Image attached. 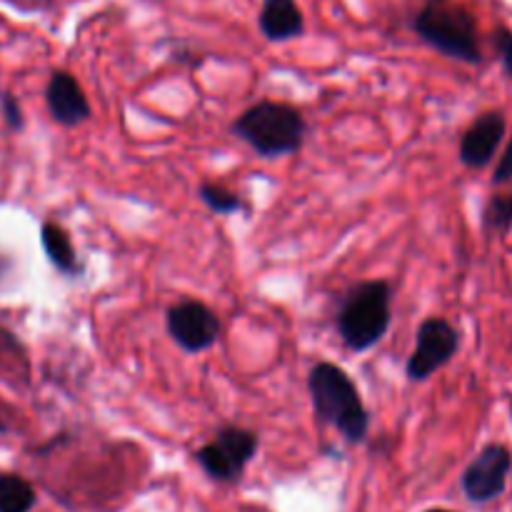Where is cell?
Segmentation results:
<instances>
[{
    "label": "cell",
    "mask_w": 512,
    "mask_h": 512,
    "mask_svg": "<svg viewBox=\"0 0 512 512\" xmlns=\"http://www.w3.org/2000/svg\"><path fill=\"white\" fill-rule=\"evenodd\" d=\"M308 390L320 423L338 428L348 443H363L370 430V415L358 388L343 368L318 363L308 375Z\"/></svg>",
    "instance_id": "obj_1"
},
{
    "label": "cell",
    "mask_w": 512,
    "mask_h": 512,
    "mask_svg": "<svg viewBox=\"0 0 512 512\" xmlns=\"http://www.w3.org/2000/svg\"><path fill=\"white\" fill-rule=\"evenodd\" d=\"M233 133L263 158H280L303 148L305 120L293 105L265 100L235 120Z\"/></svg>",
    "instance_id": "obj_2"
},
{
    "label": "cell",
    "mask_w": 512,
    "mask_h": 512,
    "mask_svg": "<svg viewBox=\"0 0 512 512\" xmlns=\"http://www.w3.org/2000/svg\"><path fill=\"white\" fill-rule=\"evenodd\" d=\"M393 290L385 280H368L350 290L338 313V333L355 353H365L383 340L390 328Z\"/></svg>",
    "instance_id": "obj_3"
},
{
    "label": "cell",
    "mask_w": 512,
    "mask_h": 512,
    "mask_svg": "<svg viewBox=\"0 0 512 512\" xmlns=\"http://www.w3.org/2000/svg\"><path fill=\"white\" fill-rule=\"evenodd\" d=\"M420 38L443 55L463 63H480L483 50L478 43V20L468 8L445 3H428L413 20Z\"/></svg>",
    "instance_id": "obj_4"
},
{
    "label": "cell",
    "mask_w": 512,
    "mask_h": 512,
    "mask_svg": "<svg viewBox=\"0 0 512 512\" xmlns=\"http://www.w3.org/2000/svg\"><path fill=\"white\" fill-rule=\"evenodd\" d=\"M255 453H258V435L253 430L228 425V428L218 430L213 443L203 445L195 458L213 480L235 483L243 475L245 465L255 458Z\"/></svg>",
    "instance_id": "obj_5"
},
{
    "label": "cell",
    "mask_w": 512,
    "mask_h": 512,
    "mask_svg": "<svg viewBox=\"0 0 512 512\" xmlns=\"http://www.w3.org/2000/svg\"><path fill=\"white\" fill-rule=\"evenodd\" d=\"M458 348V330L448 320L428 318L418 328V335H415V350L410 355L405 373L413 383H425L458 355Z\"/></svg>",
    "instance_id": "obj_6"
},
{
    "label": "cell",
    "mask_w": 512,
    "mask_h": 512,
    "mask_svg": "<svg viewBox=\"0 0 512 512\" xmlns=\"http://www.w3.org/2000/svg\"><path fill=\"white\" fill-rule=\"evenodd\" d=\"M220 318L200 300H183L168 310V333L185 353H203L220 340Z\"/></svg>",
    "instance_id": "obj_7"
},
{
    "label": "cell",
    "mask_w": 512,
    "mask_h": 512,
    "mask_svg": "<svg viewBox=\"0 0 512 512\" xmlns=\"http://www.w3.org/2000/svg\"><path fill=\"white\" fill-rule=\"evenodd\" d=\"M512 455L505 445H488L463 473V493L470 503H490L500 498L508 485Z\"/></svg>",
    "instance_id": "obj_8"
},
{
    "label": "cell",
    "mask_w": 512,
    "mask_h": 512,
    "mask_svg": "<svg viewBox=\"0 0 512 512\" xmlns=\"http://www.w3.org/2000/svg\"><path fill=\"white\" fill-rule=\"evenodd\" d=\"M505 115L498 110L483 113L460 138V163L468 168H485L498 153L505 138Z\"/></svg>",
    "instance_id": "obj_9"
},
{
    "label": "cell",
    "mask_w": 512,
    "mask_h": 512,
    "mask_svg": "<svg viewBox=\"0 0 512 512\" xmlns=\"http://www.w3.org/2000/svg\"><path fill=\"white\" fill-rule=\"evenodd\" d=\"M45 100H48L50 115H53L55 123L73 128V125L85 123L90 118V103L85 98L83 88L65 70H58V73L50 75Z\"/></svg>",
    "instance_id": "obj_10"
},
{
    "label": "cell",
    "mask_w": 512,
    "mask_h": 512,
    "mask_svg": "<svg viewBox=\"0 0 512 512\" xmlns=\"http://www.w3.org/2000/svg\"><path fill=\"white\" fill-rule=\"evenodd\" d=\"M260 33L273 43H285L303 35L305 20L295 0H263L258 15Z\"/></svg>",
    "instance_id": "obj_11"
},
{
    "label": "cell",
    "mask_w": 512,
    "mask_h": 512,
    "mask_svg": "<svg viewBox=\"0 0 512 512\" xmlns=\"http://www.w3.org/2000/svg\"><path fill=\"white\" fill-rule=\"evenodd\" d=\"M40 240H43V248L45 255L50 258V263L65 275H78L80 263H78V255H75L73 243H70V235L60 228L58 223H45L40 228Z\"/></svg>",
    "instance_id": "obj_12"
},
{
    "label": "cell",
    "mask_w": 512,
    "mask_h": 512,
    "mask_svg": "<svg viewBox=\"0 0 512 512\" xmlns=\"http://www.w3.org/2000/svg\"><path fill=\"white\" fill-rule=\"evenodd\" d=\"M35 490L20 475H0V512H30Z\"/></svg>",
    "instance_id": "obj_13"
},
{
    "label": "cell",
    "mask_w": 512,
    "mask_h": 512,
    "mask_svg": "<svg viewBox=\"0 0 512 512\" xmlns=\"http://www.w3.org/2000/svg\"><path fill=\"white\" fill-rule=\"evenodd\" d=\"M198 195H200V200H203V203L218 215H230V213H238V210H243V198H240L238 193H233V190L225 188V185L203 183L200 185Z\"/></svg>",
    "instance_id": "obj_14"
},
{
    "label": "cell",
    "mask_w": 512,
    "mask_h": 512,
    "mask_svg": "<svg viewBox=\"0 0 512 512\" xmlns=\"http://www.w3.org/2000/svg\"><path fill=\"white\" fill-rule=\"evenodd\" d=\"M485 228L493 233H508L512 228V193H498L485 208Z\"/></svg>",
    "instance_id": "obj_15"
},
{
    "label": "cell",
    "mask_w": 512,
    "mask_h": 512,
    "mask_svg": "<svg viewBox=\"0 0 512 512\" xmlns=\"http://www.w3.org/2000/svg\"><path fill=\"white\" fill-rule=\"evenodd\" d=\"M495 48H498L500 60H503L505 70L512 78V30L508 28H498L495 30Z\"/></svg>",
    "instance_id": "obj_16"
},
{
    "label": "cell",
    "mask_w": 512,
    "mask_h": 512,
    "mask_svg": "<svg viewBox=\"0 0 512 512\" xmlns=\"http://www.w3.org/2000/svg\"><path fill=\"white\" fill-rule=\"evenodd\" d=\"M493 180L498 185L512 183V140L508 143V148H505V153H503V158H500L498 168H495Z\"/></svg>",
    "instance_id": "obj_17"
},
{
    "label": "cell",
    "mask_w": 512,
    "mask_h": 512,
    "mask_svg": "<svg viewBox=\"0 0 512 512\" xmlns=\"http://www.w3.org/2000/svg\"><path fill=\"white\" fill-rule=\"evenodd\" d=\"M3 110H5V120L10 123V128H20V125H23L20 108H18V103H15L13 95H3Z\"/></svg>",
    "instance_id": "obj_18"
},
{
    "label": "cell",
    "mask_w": 512,
    "mask_h": 512,
    "mask_svg": "<svg viewBox=\"0 0 512 512\" xmlns=\"http://www.w3.org/2000/svg\"><path fill=\"white\" fill-rule=\"evenodd\" d=\"M8 265H10L8 260H5L3 255H0V278H3V273H5V270H8Z\"/></svg>",
    "instance_id": "obj_19"
},
{
    "label": "cell",
    "mask_w": 512,
    "mask_h": 512,
    "mask_svg": "<svg viewBox=\"0 0 512 512\" xmlns=\"http://www.w3.org/2000/svg\"><path fill=\"white\" fill-rule=\"evenodd\" d=\"M428 512H450V510H428Z\"/></svg>",
    "instance_id": "obj_20"
},
{
    "label": "cell",
    "mask_w": 512,
    "mask_h": 512,
    "mask_svg": "<svg viewBox=\"0 0 512 512\" xmlns=\"http://www.w3.org/2000/svg\"><path fill=\"white\" fill-rule=\"evenodd\" d=\"M430 3H443V0H430Z\"/></svg>",
    "instance_id": "obj_21"
}]
</instances>
